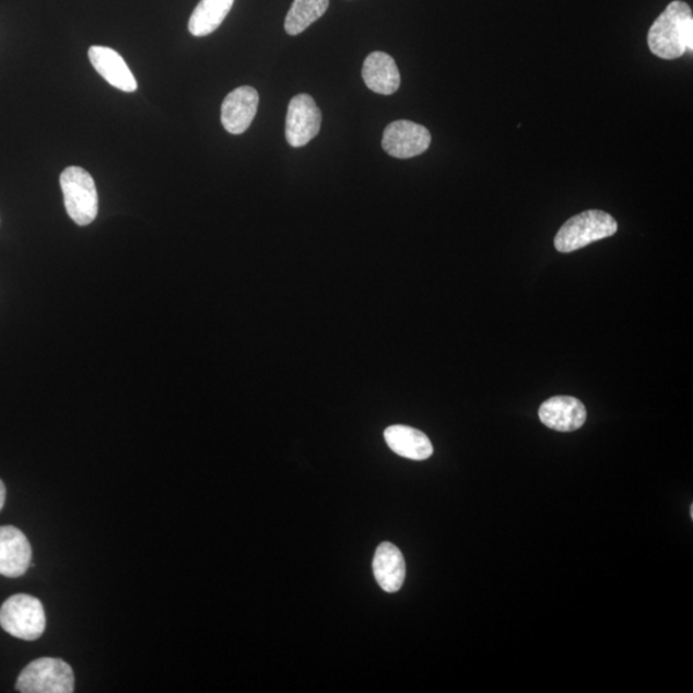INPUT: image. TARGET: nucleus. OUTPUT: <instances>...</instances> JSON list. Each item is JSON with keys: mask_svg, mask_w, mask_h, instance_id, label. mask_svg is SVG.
<instances>
[{"mask_svg": "<svg viewBox=\"0 0 693 693\" xmlns=\"http://www.w3.org/2000/svg\"><path fill=\"white\" fill-rule=\"evenodd\" d=\"M648 48L662 60H677L693 50V16L691 7L674 0L663 11L647 35Z\"/></svg>", "mask_w": 693, "mask_h": 693, "instance_id": "1", "label": "nucleus"}, {"mask_svg": "<svg viewBox=\"0 0 693 693\" xmlns=\"http://www.w3.org/2000/svg\"><path fill=\"white\" fill-rule=\"evenodd\" d=\"M618 232L616 220L608 212L589 210L567 220L555 237L559 252L571 254L591 243L613 237Z\"/></svg>", "mask_w": 693, "mask_h": 693, "instance_id": "2", "label": "nucleus"}, {"mask_svg": "<svg viewBox=\"0 0 693 693\" xmlns=\"http://www.w3.org/2000/svg\"><path fill=\"white\" fill-rule=\"evenodd\" d=\"M47 616L39 599L31 595H13L0 608V626L11 636L35 641L46 631Z\"/></svg>", "mask_w": 693, "mask_h": 693, "instance_id": "3", "label": "nucleus"}, {"mask_svg": "<svg viewBox=\"0 0 693 693\" xmlns=\"http://www.w3.org/2000/svg\"><path fill=\"white\" fill-rule=\"evenodd\" d=\"M64 208L80 226L93 223L98 215V191L93 176L86 169L71 166L61 174Z\"/></svg>", "mask_w": 693, "mask_h": 693, "instance_id": "4", "label": "nucleus"}, {"mask_svg": "<svg viewBox=\"0 0 693 693\" xmlns=\"http://www.w3.org/2000/svg\"><path fill=\"white\" fill-rule=\"evenodd\" d=\"M16 689L22 693H71L75 689V674L61 659L40 658L22 670Z\"/></svg>", "mask_w": 693, "mask_h": 693, "instance_id": "5", "label": "nucleus"}, {"mask_svg": "<svg viewBox=\"0 0 693 693\" xmlns=\"http://www.w3.org/2000/svg\"><path fill=\"white\" fill-rule=\"evenodd\" d=\"M322 115L316 102L308 94H298L287 106L285 137L294 149L312 142L321 129Z\"/></svg>", "mask_w": 693, "mask_h": 693, "instance_id": "6", "label": "nucleus"}, {"mask_svg": "<svg viewBox=\"0 0 693 693\" xmlns=\"http://www.w3.org/2000/svg\"><path fill=\"white\" fill-rule=\"evenodd\" d=\"M431 143L430 130L408 120L389 124L381 140L383 150L389 156L400 160L420 156L430 150Z\"/></svg>", "mask_w": 693, "mask_h": 693, "instance_id": "7", "label": "nucleus"}, {"mask_svg": "<svg viewBox=\"0 0 693 693\" xmlns=\"http://www.w3.org/2000/svg\"><path fill=\"white\" fill-rule=\"evenodd\" d=\"M260 103V95L252 86H240L228 93L221 107V122L231 134L246 132L252 124Z\"/></svg>", "mask_w": 693, "mask_h": 693, "instance_id": "8", "label": "nucleus"}, {"mask_svg": "<svg viewBox=\"0 0 693 693\" xmlns=\"http://www.w3.org/2000/svg\"><path fill=\"white\" fill-rule=\"evenodd\" d=\"M32 555L31 542L19 528L0 527V575L21 577L32 565Z\"/></svg>", "mask_w": 693, "mask_h": 693, "instance_id": "9", "label": "nucleus"}, {"mask_svg": "<svg viewBox=\"0 0 693 693\" xmlns=\"http://www.w3.org/2000/svg\"><path fill=\"white\" fill-rule=\"evenodd\" d=\"M541 422L556 432H574L587 420L585 404L578 398L556 396L541 404L538 411Z\"/></svg>", "mask_w": 693, "mask_h": 693, "instance_id": "10", "label": "nucleus"}, {"mask_svg": "<svg viewBox=\"0 0 693 693\" xmlns=\"http://www.w3.org/2000/svg\"><path fill=\"white\" fill-rule=\"evenodd\" d=\"M90 58L95 71L108 84L125 93H134L138 90L136 77L132 75L129 66L116 50L108 47L93 46L90 49Z\"/></svg>", "mask_w": 693, "mask_h": 693, "instance_id": "11", "label": "nucleus"}, {"mask_svg": "<svg viewBox=\"0 0 693 693\" xmlns=\"http://www.w3.org/2000/svg\"><path fill=\"white\" fill-rule=\"evenodd\" d=\"M373 571L383 591H400L407 578V563L400 549L394 543L383 542L375 552Z\"/></svg>", "mask_w": 693, "mask_h": 693, "instance_id": "12", "label": "nucleus"}, {"mask_svg": "<svg viewBox=\"0 0 693 693\" xmlns=\"http://www.w3.org/2000/svg\"><path fill=\"white\" fill-rule=\"evenodd\" d=\"M365 85L374 93L392 95L401 85V73L392 57L385 51H373L363 66Z\"/></svg>", "mask_w": 693, "mask_h": 693, "instance_id": "13", "label": "nucleus"}, {"mask_svg": "<svg viewBox=\"0 0 693 693\" xmlns=\"http://www.w3.org/2000/svg\"><path fill=\"white\" fill-rule=\"evenodd\" d=\"M387 445L397 455L423 461L433 455V445L423 432L407 425H392L385 432Z\"/></svg>", "mask_w": 693, "mask_h": 693, "instance_id": "14", "label": "nucleus"}, {"mask_svg": "<svg viewBox=\"0 0 693 693\" xmlns=\"http://www.w3.org/2000/svg\"><path fill=\"white\" fill-rule=\"evenodd\" d=\"M234 0H201L191 13L189 33L193 36H208L216 32L232 11Z\"/></svg>", "mask_w": 693, "mask_h": 693, "instance_id": "15", "label": "nucleus"}, {"mask_svg": "<svg viewBox=\"0 0 693 693\" xmlns=\"http://www.w3.org/2000/svg\"><path fill=\"white\" fill-rule=\"evenodd\" d=\"M328 9L329 0H294L284 22L286 34L296 36L304 33L322 17Z\"/></svg>", "mask_w": 693, "mask_h": 693, "instance_id": "16", "label": "nucleus"}, {"mask_svg": "<svg viewBox=\"0 0 693 693\" xmlns=\"http://www.w3.org/2000/svg\"><path fill=\"white\" fill-rule=\"evenodd\" d=\"M5 497H7L5 485L2 479H0V512H2V508L4 507Z\"/></svg>", "mask_w": 693, "mask_h": 693, "instance_id": "17", "label": "nucleus"}]
</instances>
